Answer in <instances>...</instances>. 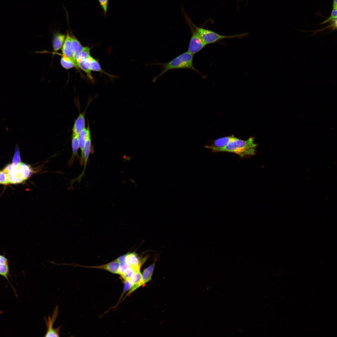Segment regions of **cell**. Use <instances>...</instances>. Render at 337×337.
Instances as JSON below:
<instances>
[{"label": "cell", "mask_w": 337, "mask_h": 337, "mask_svg": "<svg viewBox=\"0 0 337 337\" xmlns=\"http://www.w3.org/2000/svg\"><path fill=\"white\" fill-rule=\"evenodd\" d=\"M130 266L126 261L120 263L118 274L122 275Z\"/></svg>", "instance_id": "484cf974"}, {"label": "cell", "mask_w": 337, "mask_h": 337, "mask_svg": "<svg viewBox=\"0 0 337 337\" xmlns=\"http://www.w3.org/2000/svg\"><path fill=\"white\" fill-rule=\"evenodd\" d=\"M7 174L9 183H20L24 181L20 175L18 167L12 168Z\"/></svg>", "instance_id": "2e32d148"}, {"label": "cell", "mask_w": 337, "mask_h": 337, "mask_svg": "<svg viewBox=\"0 0 337 337\" xmlns=\"http://www.w3.org/2000/svg\"><path fill=\"white\" fill-rule=\"evenodd\" d=\"M92 146L91 136L90 135L85 141L84 149V167L83 170L81 174L77 177L71 180V182L72 184L76 181L80 183L82 178L85 175L87 162L90 153Z\"/></svg>", "instance_id": "52a82bcc"}, {"label": "cell", "mask_w": 337, "mask_h": 337, "mask_svg": "<svg viewBox=\"0 0 337 337\" xmlns=\"http://www.w3.org/2000/svg\"><path fill=\"white\" fill-rule=\"evenodd\" d=\"M20 154L18 144H16L15 152L12 159V168H18L20 163Z\"/></svg>", "instance_id": "603a6c76"}, {"label": "cell", "mask_w": 337, "mask_h": 337, "mask_svg": "<svg viewBox=\"0 0 337 337\" xmlns=\"http://www.w3.org/2000/svg\"><path fill=\"white\" fill-rule=\"evenodd\" d=\"M9 266L8 260L4 255H0V275L9 282Z\"/></svg>", "instance_id": "4fadbf2b"}, {"label": "cell", "mask_w": 337, "mask_h": 337, "mask_svg": "<svg viewBox=\"0 0 337 337\" xmlns=\"http://www.w3.org/2000/svg\"><path fill=\"white\" fill-rule=\"evenodd\" d=\"M63 265L73 266L74 267H83L101 269L105 270L113 274H118L120 263L114 260L105 264L95 266H81L77 264H73L72 263L70 264L63 263Z\"/></svg>", "instance_id": "8992f818"}, {"label": "cell", "mask_w": 337, "mask_h": 337, "mask_svg": "<svg viewBox=\"0 0 337 337\" xmlns=\"http://www.w3.org/2000/svg\"><path fill=\"white\" fill-rule=\"evenodd\" d=\"M184 17L190 27L192 34L188 51L193 55L200 51L207 45L195 28L194 24L188 16L184 14Z\"/></svg>", "instance_id": "277c9868"}, {"label": "cell", "mask_w": 337, "mask_h": 337, "mask_svg": "<svg viewBox=\"0 0 337 337\" xmlns=\"http://www.w3.org/2000/svg\"><path fill=\"white\" fill-rule=\"evenodd\" d=\"M12 168V164L7 165L3 170L4 171L8 173Z\"/></svg>", "instance_id": "1f68e13d"}, {"label": "cell", "mask_w": 337, "mask_h": 337, "mask_svg": "<svg viewBox=\"0 0 337 337\" xmlns=\"http://www.w3.org/2000/svg\"><path fill=\"white\" fill-rule=\"evenodd\" d=\"M146 256L141 258L136 253L132 252L126 254L125 261L129 265L137 269H140L141 266L148 259Z\"/></svg>", "instance_id": "ba28073f"}, {"label": "cell", "mask_w": 337, "mask_h": 337, "mask_svg": "<svg viewBox=\"0 0 337 337\" xmlns=\"http://www.w3.org/2000/svg\"><path fill=\"white\" fill-rule=\"evenodd\" d=\"M194 26L207 45L216 43L221 40L225 39L244 37L249 34L248 32H245L232 35H223L219 34L211 30L199 27L195 24H194Z\"/></svg>", "instance_id": "3957f363"}, {"label": "cell", "mask_w": 337, "mask_h": 337, "mask_svg": "<svg viewBox=\"0 0 337 337\" xmlns=\"http://www.w3.org/2000/svg\"><path fill=\"white\" fill-rule=\"evenodd\" d=\"M71 47L75 60L77 62L83 46L80 42L74 35H71Z\"/></svg>", "instance_id": "e0dca14e"}, {"label": "cell", "mask_w": 337, "mask_h": 337, "mask_svg": "<svg viewBox=\"0 0 337 337\" xmlns=\"http://www.w3.org/2000/svg\"><path fill=\"white\" fill-rule=\"evenodd\" d=\"M18 168L20 175L24 181L30 177L33 172L30 166L23 163H20Z\"/></svg>", "instance_id": "ffe728a7"}, {"label": "cell", "mask_w": 337, "mask_h": 337, "mask_svg": "<svg viewBox=\"0 0 337 337\" xmlns=\"http://www.w3.org/2000/svg\"><path fill=\"white\" fill-rule=\"evenodd\" d=\"M237 139L233 136L222 137L213 141L212 144L209 145L216 148H221Z\"/></svg>", "instance_id": "ac0fdd59"}, {"label": "cell", "mask_w": 337, "mask_h": 337, "mask_svg": "<svg viewBox=\"0 0 337 337\" xmlns=\"http://www.w3.org/2000/svg\"><path fill=\"white\" fill-rule=\"evenodd\" d=\"M156 261L154 260L152 264L144 269L142 273V281L140 287L149 281L151 279L155 266Z\"/></svg>", "instance_id": "5bb4252c"}, {"label": "cell", "mask_w": 337, "mask_h": 337, "mask_svg": "<svg viewBox=\"0 0 337 337\" xmlns=\"http://www.w3.org/2000/svg\"><path fill=\"white\" fill-rule=\"evenodd\" d=\"M71 146L72 151V156L68 163L69 166L73 165L76 157H78V151L79 148L78 135L72 134Z\"/></svg>", "instance_id": "9a60e30c"}, {"label": "cell", "mask_w": 337, "mask_h": 337, "mask_svg": "<svg viewBox=\"0 0 337 337\" xmlns=\"http://www.w3.org/2000/svg\"><path fill=\"white\" fill-rule=\"evenodd\" d=\"M90 48L88 46L83 47L78 59L87 60L89 59L91 56L90 54Z\"/></svg>", "instance_id": "cb8c5ba5"}, {"label": "cell", "mask_w": 337, "mask_h": 337, "mask_svg": "<svg viewBox=\"0 0 337 337\" xmlns=\"http://www.w3.org/2000/svg\"><path fill=\"white\" fill-rule=\"evenodd\" d=\"M62 56L73 61L77 66V63L75 59L72 49L71 36L68 32L67 33L65 41L62 47Z\"/></svg>", "instance_id": "9c48e42d"}, {"label": "cell", "mask_w": 337, "mask_h": 337, "mask_svg": "<svg viewBox=\"0 0 337 337\" xmlns=\"http://www.w3.org/2000/svg\"><path fill=\"white\" fill-rule=\"evenodd\" d=\"M126 256V254H125L117 258L114 260L120 263L125 261Z\"/></svg>", "instance_id": "4dcf8cb0"}, {"label": "cell", "mask_w": 337, "mask_h": 337, "mask_svg": "<svg viewBox=\"0 0 337 337\" xmlns=\"http://www.w3.org/2000/svg\"><path fill=\"white\" fill-rule=\"evenodd\" d=\"M193 55L187 51L185 52L169 62L165 63H159L162 66L161 73L153 79L155 81L157 79L162 76L166 72L173 69H190L194 70L198 73H200L195 69L193 64Z\"/></svg>", "instance_id": "7a4b0ae2"}, {"label": "cell", "mask_w": 337, "mask_h": 337, "mask_svg": "<svg viewBox=\"0 0 337 337\" xmlns=\"http://www.w3.org/2000/svg\"><path fill=\"white\" fill-rule=\"evenodd\" d=\"M332 5V9H337V0H333Z\"/></svg>", "instance_id": "d6a6232c"}, {"label": "cell", "mask_w": 337, "mask_h": 337, "mask_svg": "<svg viewBox=\"0 0 337 337\" xmlns=\"http://www.w3.org/2000/svg\"><path fill=\"white\" fill-rule=\"evenodd\" d=\"M8 183L7 173L3 170L0 171V183L7 184Z\"/></svg>", "instance_id": "83f0119b"}, {"label": "cell", "mask_w": 337, "mask_h": 337, "mask_svg": "<svg viewBox=\"0 0 337 337\" xmlns=\"http://www.w3.org/2000/svg\"><path fill=\"white\" fill-rule=\"evenodd\" d=\"M91 101L90 100V101L88 103V105L84 111L82 113H80L79 116L75 120L72 129V134L78 135L81 131L85 127V114L87 107Z\"/></svg>", "instance_id": "8fae6325"}, {"label": "cell", "mask_w": 337, "mask_h": 337, "mask_svg": "<svg viewBox=\"0 0 337 337\" xmlns=\"http://www.w3.org/2000/svg\"><path fill=\"white\" fill-rule=\"evenodd\" d=\"M77 63L78 68H79L85 72L87 75L88 78L90 80V81L92 83H94L95 80L94 79L93 77L92 76L91 71L85 64L84 61L81 59H78L77 61Z\"/></svg>", "instance_id": "44dd1931"}, {"label": "cell", "mask_w": 337, "mask_h": 337, "mask_svg": "<svg viewBox=\"0 0 337 337\" xmlns=\"http://www.w3.org/2000/svg\"><path fill=\"white\" fill-rule=\"evenodd\" d=\"M58 313V306H56L54 311L53 312L52 316H49L48 320L44 318V320L46 322L47 327V331L45 337H59V333L61 326L56 329L53 327V325L57 317Z\"/></svg>", "instance_id": "5b68a950"}, {"label": "cell", "mask_w": 337, "mask_h": 337, "mask_svg": "<svg viewBox=\"0 0 337 337\" xmlns=\"http://www.w3.org/2000/svg\"><path fill=\"white\" fill-rule=\"evenodd\" d=\"M257 144L254 142V138L251 137L246 140L237 138L231 142L226 146L216 148L210 145L205 147L213 152H227L236 154L241 157L254 155Z\"/></svg>", "instance_id": "6da1fadb"}, {"label": "cell", "mask_w": 337, "mask_h": 337, "mask_svg": "<svg viewBox=\"0 0 337 337\" xmlns=\"http://www.w3.org/2000/svg\"><path fill=\"white\" fill-rule=\"evenodd\" d=\"M60 62L61 66L66 69H69L74 67L78 68L76 64L70 59L62 56Z\"/></svg>", "instance_id": "7402d4cb"}, {"label": "cell", "mask_w": 337, "mask_h": 337, "mask_svg": "<svg viewBox=\"0 0 337 337\" xmlns=\"http://www.w3.org/2000/svg\"><path fill=\"white\" fill-rule=\"evenodd\" d=\"M90 135V133L88 123L87 128H84L78 135L79 146L81 152L80 164L81 166H83L84 164V149L85 144L86 140Z\"/></svg>", "instance_id": "30bf717a"}, {"label": "cell", "mask_w": 337, "mask_h": 337, "mask_svg": "<svg viewBox=\"0 0 337 337\" xmlns=\"http://www.w3.org/2000/svg\"><path fill=\"white\" fill-rule=\"evenodd\" d=\"M101 7L103 10V13L105 16L107 12L109 0H98Z\"/></svg>", "instance_id": "4316f807"}, {"label": "cell", "mask_w": 337, "mask_h": 337, "mask_svg": "<svg viewBox=\"0 0 337 337\" xmlns=\"http://www.w3.org/2000/svg\"><path fill=\"white\" fill-rule=\"evenodd\" d=\"M89 68L91 71L98 72L106 75L112 81L117 78V76L108 73L103 70L98 61L92 56L89 61Z\"/></svg>", "instance_id": "7c38bea8"}, {"label": "cell", "mask_w": 337, "mask_h": 337, "mask_svg": "<svg viewBox=\"0 0 337 337\" xmlns=\"http://www.w3.org/2000/svg\"><path fill=\"white\" fill-rule=\"evenodd\" d=\"M66 36L60 33H56L54 35L52 46L54 51H59L62 46Z\"/></svg>", "instance_id": "d6986e66"}, {"label": "cell", "mask_w": 337, "mask_h": 337, "mask_svg": "<svg viewBox=\"0 0 337 337\" xmlns=\"http://www.w3.org/2000/svg\"><path fill=\"white\" fill-rule=\"evenodd\" d=\"M133 285L130 280L124 281V285L122 294H121L120 299L125 293L128 291H129L132 288Z\"/></svg>", "instance_id": "f546056e"}, {"label": "cell", "mask_w": 337, "mask_h": 337, "mask_svg": "<svg viewBox=\"0 0 337 337\" xmlns=\"http://www.w3.org/2000/svg\"><path fill=\"white\" fill-rule=\"evenodd\" d=\"M139 269L130 266L121 277L124 280H129L130 278L134 272L136 270Z\"/></svg>", "instance_id": "d4e9b609"}, {"label": "cell", "mask_w": 337, "mask_h": 337, "mask_svg": "<svg viewBox=\"0 0 337 337\" xmlns=\"http://www.w3.org/2000/svg\"><path fill=\"white\" fill-rule=\"evenodd\" d=\"M337 9H332L330 17L326 20L323 22L321 24L325 23L329 21H333L337 19Z\"/></svg>", "instance_id": "f1b7e54d"}]
</instances>
